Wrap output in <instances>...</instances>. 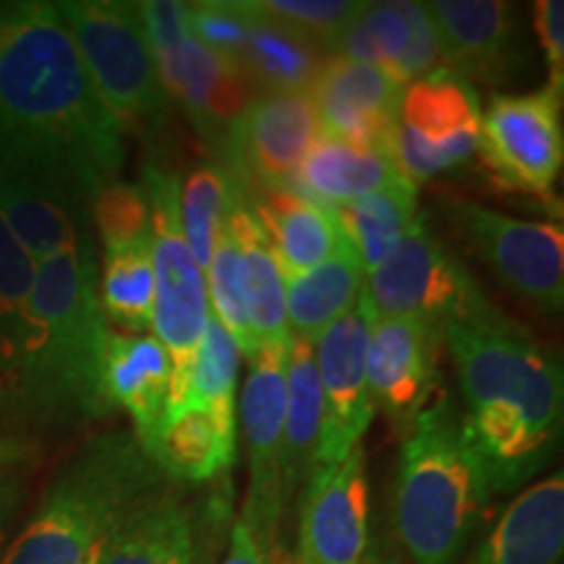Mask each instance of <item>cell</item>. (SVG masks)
<instances>
[{"mask_svg": "<svg viewBox=\"0 0 564 564\" xmlns=\"http://www.w3.org/2000/svg\"><path fill=\"white\" fill-rule=\"evenodd\" d=\"M0 160L70 204L121 181L123 129L47 0L0 3Z\"/></svg>", "mask_w": 564, "mask_h": 564, "instance_id": "cell-1", "label": "cell"}, {"mask_svg": "<svg viewBox=\"0 0 564 564\" xmlns=\"http://www.w3.org/2000/svg\"><path fill=\"white\" fill-rule=\"evenodd\" d=\"M465 398V423L491 494L531 478L562 434V366L518 322L481 301L442 329Z\"/></svg>", "mask_w": 564, "mask_h": 564, "instance_id": "cell-2", "label": "cell"}, {"mask_svg": "<svg viewBox=\"0 0 564 564\" xmlns=\"http://www.w3.org/2000/svg\"><path fill=\"white\" fill-rule=\"evenodd\" d=\"M489 497L465 413L442 387L405 432L394 476V528L413 564H455Z\"/></svg>", "mask_w": 564, "mask_h": 564, "instance_id": "cell-3", "label": "cell"}, {"mask_svg": "<svg viewBox=\"0 0 564 564\" xmlns=\"http://www.w3.org/2000/svg\"><path fill=\"white\" fill-rule=\"evenodd\" d=\"M160 478L131 432L95 436L61 470L3 564H91L112 528L160 489Z\"/></svg>", "mask_w": 564, "mask_h": 564, "instance_id": "cell-4", "label": "cell"}, {"mask_svg": "<svg viewBox=\"0 0 564 564\" xmlns=\"http://www.w3.org/2000/svg\"><path fill=\"white\" fill-rule=\"evenodd\" d=\"M30 308L40 329V350L26 373L24 394L87 415L108 411L102 364L110 327L87 246L37 262Z\"/></svg>", "mask_w": 564, "mask_h": 564, "instance_id": "cell-5", "label": "cell"}, {"mask_svg": "<svg viewBox=\"0 0 564 564\" xmlns=\"http://www.w3.org/2000/svg\"><path fill=\"white\" fill-rule=\"evenodd\" d=\"M55 9L66 21L97 95L123 133H158L171 118V100L154 70L137 3L61 0Z\"/></svg>", "mask_w": 564, "mask_h": 564, "instance_id": "cell-6", "label": "cell"}, {"mask_svg": "<svg viewBox=\"0 0 564 564\" xmlns=\"http://www.w3.org/2000/svg\"><path fill=\"white\" fill-rule=\"evenodd\" d=\"M141 188L152 217V270L154 308L152 329L171 361V405L183 400L209 322L207 280L194 262L178 220V178L158 162L141 171Z\"/></svg>", "mask_w": 564, "mask_h": 564, "instance_id": "cell-7", "label": "cell"}, {"mask_svg": "<svg viewBox=\"0 0 564 564\" xmlns=\"http://www.w3.org/2000/svg\"><path fill=\"white\" fill-rule=\"evenodd\" d=\"M137 13L165 97L178 105L196 133L220 147L257 91L236 63L194 37L186 3L144 0L137 3Z\"/></svg>", "mask_w": 564, "mask_h": 564, "instance_id": "cell-8", "label": "cell"}, {"mask_svg": "<svg viewBox=\"0 0 564 564\" xmlns=\"http://www.w3.org/2000/svg\"><path fill=\"white\" fill-rule=\"evenodd\" d=\"M444 209L460 230L470 251L486 264L507 293L546 316H560L564 306V230L562 223L518 220L453 196Z\"/></svg>", "mask_w": 564, "mask_h": 564, "instance_id": "cell-9", "label": "cell"}, {"mask_svg": "<svg viewBox=\"0 0 564 564\" xmlns=\"http://www.w3.org/2000/svg\"><path fill=\"white\" fill-rule=\"evenodd\" d=\"M364 301L373 319H408L442 329L486 301L470 272L444 249L423 217L382 264L366 272Z\"/></svg>", "mask_w": 564, "mask_h": 564, "instance_id": "cell-10", "label": "cell"}, {"mask_svg": "<svg viewBox=\"0 0 564 564\" xmlns=\"http://www.w3.org/2000/svg\"><path fill=\"white\" fill-rule=\"evenodd\" d=\"M188 30L199 42L236 63L257 95L308 91L327 53L267 19L251 0L186 3Z\"/></svg>", "mask_w": 564, "mask_h": 564, "instance_id": "cell-11", "label": "cell"}, {"mask_svg": "<svg viewBox=\"0 0 564 564\" xmlns=\"http://www.w3.org/2000/svg\"><path fill=\"white\" fill-rule=\"evenodd\" d=\"M476 152L502 192L552 202L564 160L562 95L541 87L494 97L481 110Z\"/></svg>", "mask_w": 564, "mask_h": 564, "instance_id": "cell-12", "label": "cell"}, {"mask_svg": "<svg viewBox=\"0 0 564 564\" xmlns=\"http://www.w3.org/2000/svg\"><path fill=\"white\" fill-rule=\"evenodd\" d=\"M478 131L481 100L474 84L440 68L403 89L392 160L403 178L419 188V183L463 165L478 150Z\"/></svg>", "mask_w": 564, "mask_h": 564, "instance_id": "cell-13", "label": "cell"}, {"mask_svg": "<svg viewBox=\"0 0 564 564\" xmlns=\"http://www.w3.org/2000/svg\"><path fill=\"white\" fill-rule=\"evenodd\" d=\"M322 137L308 91L257 95L225 133V171L243 196L267 188H293L303 158Z\"/></svg>", "mask_w": 564, "mask_h": 564, "instance_id": "cell-14", "label": "cell"}, {"mask_svg": "<svg viewBox=\"0 0 564 564\" xmlns=\"http://www.w3.org/2000/svg\"><path fill=\"white\" fill-rule=\"evenodd\" d=\"M426 6L444 68L465 82L505 87L525 79L533 51L520 11L502 0H432Z\"/></svg>", "mask_w": 564, "mask_h": 564, "instance_id": "cell-15", "label": "cell"}, {"mask_svg": "<svg viewBox=\"0 0 564 564\" xmlns=\"http://www.w3.org/2000/svg\"><path fill=\"white\" fill-rule=\"evenodd\" d=\"M291 345V343H288ZM288 345H262L251 358L241 392V423L249 455V494L241 518L270 552L282 502V423H285Z\"/></svg>", "mask_w": 564, "mask_h": 564, "instance_id": "cell-16", "label": "cell"}, {"mask_svg": "<svg viewBox=\"0 0 564 564\" xmlns=\"http://www.w3.org/2000/svg\"><path fill=\"white\" fill-rule=\"evenodd\" d=\"M373 316L358 299L327 333L314 340V361L322 387V434L316 465L343 460L350 449L361 447L364 434L373 421L369 384H366V348H369Z\"/></svg>", "mask_w": 564, "mask_h": 564, "instance_id": "cell-17", "label": "cell"}, {"mask_svg": "<svg viewBox=\"0 0 564 564\" xmlns=\"http://www.w3.org/2000/svg\"><path fill=\"white\" fill-rule=\"evenodd\" d=\"M371 564V510L364 447L316 465L301 502L299 562Z\"/></svg>", "mask_w": 564, "mask_h": 564, "instance_id": "cell-18", "label": "cell"}, {"mask_svg": "<svg viewBox=\"0 0 564 564\" xmlns=\"http://www.w3.org/2000/svg\"><path fill=\"white\" fill-rule=\"evenodd\" d=\"M442 335L408 319H373L366 348V384L398 434L413 426L440 384Z\"/></svg>", "mask_w": 564, "mask_h": 564, "instance_id": "cell-19", "label": "cell"}, {"mask_svg": "<svg viewBox=\"0 0 564 564\" xmlns=\"http://www.w3.org/2000/svg\"><path fill=\"white\" fill-rule=\"evenodd\" d=\"M322 137L392 154L403 89L379 68L327 55L308 87Z\"/></svg>", "mask_w": 564, "mask_h": 564, "instance_id": "cell-20", "label": "cell"}, {"mask_svg": "<svg viewBox=\"0 0 564 564\" xmlns=\"http://www.w3.org/2000/svg\"><path fill=\"white\" fill-rule=\"evenodd\" d=\"M333 55L369 63L400 89L444 68L426 6L413 0L364 3L358 17L337 37Z\"/></svg>", "mask_w": 564, "mask_h": 564, "instance_id": "cell-21", "label": "cell"}, {"mask_svg": "<svg viewBox=\"0 0 564 564\" xmlns=\"http://www.w3.org/2000/svg\"><path fill=\"white\" fill-rule=\"evenodd\" d=\"M238 453V405L183 400L167 408L147 449L160 474L204 484L228 474Z\"/></svg>", "mask_w": 564, "mask_h": 564, "instance_id": "cell-22", "label": "cell"}, {"mask_svg": "<svg viewBox=\"0 0 564 564\" xmlns=\"http://www.w3.org/2000/svg\"><path fill=\"white\" fill-rule=\"evenodd\" d=\"M102 390L110 408H121L131 415L133 436L147 453L171 405V361L158 337L110 329Z\"/></svg>", "mask_w": 564, "mask_h": 564, "instance_id": "cell-23", "label": "cell"}, {"mask_svg": "<svg viewBox=\"0 0 564 564\" xmlns=\"http://www.w3.org/2000/svg\"><path fill=\"white\" fill-rule=\"evenodd\" d=\"M199 518L173 491H154L108 533L91 564H196Z\"/></svg>", "mask_w": 564, "mask_h": 564, "instance_id": "cell-24", "label": "cell"}, {"mask_svg": "<svg viewBox=\"0 0 564 564\" xmlns=\"http://www.w3.org/2000/svg\"><path fill=\"white\" fill-rule=\"evenodd\" d=\"M564 549V476L554 474L512 499L468 564H560Z\"/></svg>", "mask_w": 564, "mask_h": 564, "instance_id": "cell-25", "label": "cell"}, {"mask_svg": "<svg viewBox=\"0 0 564 564\" xmlns=\"http://www.w3.org/2000/svg\"><path fill=\"white\" fill-rule=\"evenodd\" d=\"M278 259L282 278L314 270L348 241L335 209L322 207L295 188H267L246 196Z\"/></svg>", "mask_w": 564, "mask_h": 564, "instance_id": "cell-26", "label": "cell"}, {"mask_svg": "<svg viewBox=\"0 0 564 564\" xmlns=\"http://www.w3.org/2000/svg\"><path fill=\"white\" fill-rule=\"evenodd\" d=\"M403 181L390 152L319 137L303 158L293 188L322 207L337 209Z\"/></svg>", "mask_w": 564, "mask_h": 564, "instance_id": "cell-27", "label": "cell"}, {"mask_svg": "<svg viewBox=\"0 0 564 564\" xmlns=\"http://www.w3.org/2000/svg\"><path fill=\"white\" fill-rule=\"evenodd\" d=\"M0 217L34 264L84 243L70 202L0 160Z\"/></svg>", "mask_w": 564, "mask_h": 564, "instance_id": "cell-28", "label": "cell"}, {"mask_svg": "<svg viewBox=\"0 0 564 564\" xmlns=\"http://www.w3.org/2000/svg\"><path fill=\"white\" fill-rule=\"evenodd\" d=\"M366 270L345 241L314 270L285 278V314L291 335L314 343L361 299Z\"/></svg>", "mask_w": 564, "mask_h": 564, "instance_id": "cell-29", "label": "cell"}, {"mask_svg": "<svg viewBox=\"0 0 564 564\" xmlns=\"http://www.w3.org/2000/svg\"><path fill=\"white\" fill-rule=\"evenodd\" d=\"M34 270L37 264L0 217V382L17 392H24L40 350V329L30 308Z\"/></svg>", "mask_w": 564, "mask_h": 564, "instance_id": "cell-30", "label": "cell"}, {"mask_svg": "<svg viewBox=\"0 0 564 564\" xmlns=\"http://www.w3.org/2000/svg\"><path fill=\"white\" fill-rule=\"evenodd\" d=\"M322 434V387L314 361V343L291 335L285 366V423H282V502L301 478L312 474Z\"/></svg>", "mask_w": 564, "mask_h": 564, "instance_id": "cell-31", "label": "cell"}, {"mask_svg": "<svg viewBox=\"0 0 564 564\" xmlns=\"http://www.w3.org/2000/svg\"><path fill=\"white\" fill-rule=\"evenodd\" d=\"M230 230L236 236L238 251H241L253 337L259 345H288L291 327H288L285 314V278H282L278 259H274L262 225L253 217L243 192H238L232 202Z\"/></svg>", "mask_w": 564, "mask_h": 564, "instance_id": "cell-32", "label": "cell"}, {"mask_svg": "<svg viewBox=\"0 0 564 564\" xmlns=\"http://www.w3.org/2000/svg\"><path fill=\"white\" fill-rule=\"evenodd\" d=\"M335 217L361 259L364 270L371 272L398 249L421 217L419 188L411 181H403L384 192L343 204L335 209Z\"/></svg>", "mask_w": 564, "mask_h": 564, "instance_id": "cell-33", "label": "cell"}, {"mask_svg": "<svg viewBox=\"0 0 564 564\" xmlns=\"http://www.w3.org/2000/svg\"><path fill=\"white\" fill-rule=\"evenodd\" d=\"M100 306L108 322H116L126 335L152 329L154 270L152 238L102 249V274L97 280Z\"/></svg>", "mask_w": 564, "mask_h": 564, "instance_id": "cell-34", "label": "cell"}, {"mask_svg": "<svg viewBox=\"0 0 564 564\" xmlns=\"http://www.w3.org/2000/svg\"><path fill=\"white\" fill-rule=\"evenodd\" d=\"M241 188L223 165H202L178 183V220L188 251L202 272H207L212 251L225 225L232 202Z\"/></svg>", "mask_w": 564, "mask_h": 564, "instance_id": "cell-35", "label": "cell"}, {"mask_svg": "<svg viewBox=\"0 0 564 564\" xmlns=\"http://www.w3.org/2000/svg\"><path fill=\"white\" fill-rule=\"evenodd\" d=\"M207 280V301L209 314L223 324L225 333L232 337L238 345L241 356L251 361L262 345L257 343L251 329L249 316V301H246V285H243V264L241 251H238L236 236L230 230V217L225 225L220 238H217L215 251H212L209 267L204 272Z\"/></svg>", "mask_w": 564, "mask_h": 564, "instance_id": "cell-36", "label": "cell"}, {"mask_svg": "<svg viewBox=\"0 0 564 564\" xmlns=\"http://www.w3.org/2000/svg\"><path fill=\"white\" fill-rule=\"evenodd\" d=\"M238 369H241V350L232 343V337L225 333L223 324L209 314L183 400L238 405Z\"/></svg>", "mask_w": 564, "mask_h": 564, "instance_id": "cell-37", "label": "cell"}, {"mask_svg": "<svg viewBox=\"0 0 564 564\" xmlns=\"http://www.w3.org/2000/svg\"><path fill=\"white\" fill-rule=\"evenodd\" d=\"M251 6L267 19L312 40L327 55H333L337 37L364 9L358 0H251Z\"/></svg>", "mask_w": 564, "mask_h": 564, "instance_id": "cell-38", "label": "cell"}, {"mask_svg": "<svg viewBox=\"0 0 564 564\" xmlns=\"http://www.w3.org/2000/svg\"><path fill=\"white\" fill-rule=\"evenodd\" d=\"M535 34L544 47L549 82L544 87L556 95L564 91V3L562 0H539L535 3Z\"/></svg>", "mask_w": 564, "mask_h": 564, "instance_id": "cell-39", "label": "cell"}, {"mask_svg": "<svg viewBox=\"0 0 564 564\" xmlns=\"http://www.w3.org/2000/svg\"><path fill=\"white\" fill-rule=\"evenodd\" d=\"M267 554L270 552L259 541V535L253 533V528L243 518H238V523L230 531L228 552L217 564H267Z\"/></svg>", "mask_w": 564, "mask_h": 564, "instance_id": "cell-40", "label": "cell"}, {"mask_svg": "<svg viewBox=\"0 0 564 564\" xmlns=\"http://www.w3.org/2000/svg\"><path fill=\"white\" fill-rule=\"evenodd\" d=\"M13 499H17V489L11 481L0 478V544H3V531L9 523V514L13 510Z\"/></svg>", "mask_w": 564, "mask_h": 564, "instance_id": "cell-41", "label": "cell"}]
</instances>
